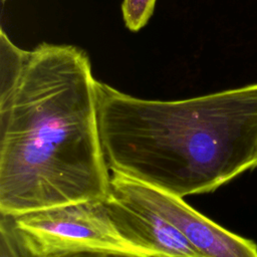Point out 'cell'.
<instances>
[{
	"instance_id": "obj_8",
	"label": "cell",
	"mask_w": 257,
	"mask_h": 257,
	"mask_svg": "<svg viewBox=\"0 0 257 257\" xmlns=\"http://www.w3.org/2000/svg\"><path fill=\"white\" fill-rule=\"evenodd\" d=\"M46 257H138L135 255L113 252V251H99V250H86V251H75L66 252L55 255H50Z\"/></svg>"
},
{
	"instance_id": "obj_2",
	"label": "cell",
	"mask_w": 257,
	"mask_h": 257,
	"mask_svg": "<svg viewBox=\"0 0 257 257\" xmlns=\"http://www.w3.org/2000/svg\"><path fill=\"white\" fill-rule=\"evenodd\" d=\"M110 171L184 198L257 168V83L181 100H151L96 81Z\"/></svg>"
},
{
	"instance_id": "obj_9",
	"label": "cell",
	"mask_w": 257,
	"mask_h": 257,
	"mask_svg": "<svg viewBox=\"0 0 257 257\" xmlns=\"http://www.w3.org/2000/svg\"><path fill=\"white\" fill-rule=\"evenodd\" d=\"M1 1H2V3H4V2H6L7 0H1Z\"/></svg>"
},
{
	"instance_id": "obj_3",
	"label": "cell",
	"mask_w": 257,
	"mask_h": 257,
	"mask_svg": "<svg viewBox=\"0 0 257 257\" xmlns=\"http://www.w3.org/2000/svg\"><path fill=\"white\" fill-rule=\"evenodd\" d=\"M12 218L42 257L86 250L152 257L119 228L107 197L49 207Z\"/></svg>"
},
{
	"instance_id": "obj_7",
	"label": "cell",
	"mask_w": 257,
	"mask_h": 257,
	"mask_svg": "<svg viewBox=\"0 0 257 257\" xmlns=\"http://www.w3.org/2000/svg\"><path fill=\"white\" fill-rule=\"evenodd\" d=\"M157 0H123L121 12L125 27L137 32L141 30L154 13Z\"/></svg>"
},
{
	"instance_id": "obj_6",
	"label": "cell",
	"mask_w": 257,
	"mask_h": 257,
	"mask_svg": "<svg viewBox=\"0 0 257 257\" xmlns=\"http://www.w3.org/2000/svg\"><path fill=\"white\" fill-rule=\"evenodd\" d=\"M0 257H42L10 216L0 218Z\"/></svg>"
},
{
	"instance_id": "obj_5",
	"label": "cell",
	"mask_w": 257,
	"mask_h": 257,
	"mask_svg": "<svg viewBox=\"0 0 257 257\" xmlns=\"http://www.w3.org/2000/svg\"><path fill=\"white\" fill-rule=\"evenodd\" d=\"M107 201L119 228L152 257H202L173 225L156 213L110 192Z\"/></svg>"
},
{
	"instance_id": "obj_4",
	"label": "cell",
	"mask_w": 257,
	"mask_h": 257,
	"mask_svg": "<svg viewBox=\"0 0 257 257\" xmlns=\"http://www.w3.org/2000/svg\"><path fill=\"white\" fill-rule=\"evenodd\" d=\"M110 193L144 207L173 225L202 257H257V244L221 227L171 195L111 171Z\"/></svg>"
},
{
	"instance_id": "obj_1",
	"label": "cell",
	"mask_w": 257,
	"mask_h": 257,
	"mask_svg": "<svg viewBox=\"0 0 257 257\" xmlns=\"http://www.w3.org/2000/svg\"><path fill=\"white\" fill-rule=\"evenodd\" d=\"M96 81L79 47L43 42L27 52L0 97L2 216L109 195Z\"/></svg>"
}]
</instances>
